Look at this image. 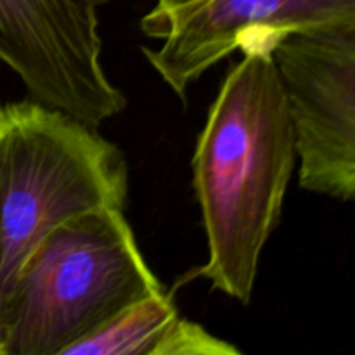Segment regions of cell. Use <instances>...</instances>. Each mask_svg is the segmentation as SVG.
<instances>
[{"mask_svg": "<svg viewBox=\"0 0 355 355\" xmlns=\"http://www.w3.org/2000/svg\"><path fill=\"white\" fill-rule=\"evenodd\" d=\"M253 33L229 69L193 156V186L203 215L208 262L198 276L248 305L260 257L276 231L293 173V127L272 47Z\"/></svg>", "mask_w": 355, "mask_h": 355, "instance_id": "obj_1", "label": "cell"}, {"mask_svg": "<svg viewBox=\"0 0 355 355\" xmlns=\"http://www.w3.org/2000/svg\"><path fill=\"white\" fill-rule=\"evenodd\" d=\"M163 284L121 208H94L52 229L17 270L0 314V355H64Z\"/></svg>", "mask_w": 355, "mask_h": 355, "instance_id": "obj_2", "label": "cell"}, {"mask_svg": "<svg viewBox=\"0 0 355 355\" xmlns=\"http://www.w3.org/2000/svg\"><path fill=\"white\" fill-rule=\"evenodd\" d=\"M127 196L123 153L97 127L31 97L0 104V314L52 229L94 208L123 210Z\"/></svg>", "mask_w": 355, "mask_h": 355, "instance_id": "obj_3", "label": "cell"}, {"mask_svg": "<svg viewBox=\"0 0 355 355\" xmlns=\"http://www.w3.org/2000/svg\"><path fill=\"white\" fill-rule=\"evenodd\" d=\"M107 0H0V61L28 97L99 128L127 107L104 71L99 9Z\"/></svg>", "mask_w": 355, "mask_h": 355, "instance_id": "obj_4", "label": "cell"}, {"mask_svg": "<svg viewBox=\"0 0 355 355\" xmlns=\"http://www.w3.org/2000/svg\"><path fill=\"white\" fill-rule=\"evenodd\" d=\"M274 61L300 159V187L340 201L355 196V24L291 31Z\"/></svg>", "mask_w": 355, "mask_h": 355, "instance_id": "obj_5", "label": "cell"}, {"mask_svg": "<svg viewBox=\"0 0 355 355\" xmlns=\"http://www.w3.org/2000/svg\"><path fill=\"white\" fill-rule=\"evenodd\" d=\"M355 24V0H158L141 30L162 38L144 49L149 64L184 99L205 71L241 47L253 33Z\"/></svg>", "mask_w": 355, "mask_h": 355, "instance_id": "obj_6", "label": "cell"}, {"mask_svg": "<svg viewBox=\"0 0 355 355\" xmlns=\"http://www.w3.org/2000/svg\"><path fill=\"white\" fill-rule=\"evenodd\" d=\"M179 318L165 291L151 295L128 305L64 355H159Z\"/></svg>", "mask_w": 355, "mask_h": 355, "instance_id": "obj_7", "label": "cell"}]
</instances>
